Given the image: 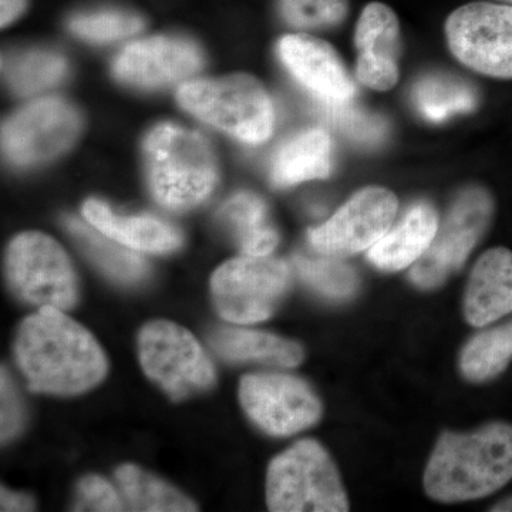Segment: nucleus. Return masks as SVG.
Here are the masks:
<instances>
[{
	"label": "nucleus",
	"instance_id": "f257e3e1",
	"mask_svg": "<svg viewBox=\"0 0 512 512\" xmlns=\"http://www.w3.org/2000/svg\"><path fill=\"white\" fill-rule=\"evenodd\" d=\"M15 353L35 392H87L107 373L106 356L92 333L53 306H42L22 323Z\"/></svg>",
	"mask_w": 512,
	"mask_h": 512
},
{
	"label": "nucleus",
	"instance_id": "f03ea898",
	"mask_svg": "<svg viewBox=\"0 0 512 512\" xmlns=\"http://www.w3.org/2000/svg\"><path fill=\"white\" fill-rule=\"evenodd\" d=\"M512 480V426L493 423L473 434L444 433L434 448L424 487L441 503L477 500Z\"/></svg>",
	"mask_w": 512,
	"mask_h": 512
},
{
	"label": "nucleus",
	"instance_id": "7ed1b4c3",
	"mask_svg": "<svg viewBox=\"0 0 512 512\" xmlns=\"http://www.w3.org/2000/svg\"><path fill=\"white\" fill-rule=\"evenodd\" d=\"M148 183L154 198L170 210L204 201L217 184V161L201 134L160 124L144 143Z\"/></svg>",
	"mask_w": 512,
	"mask_h": 512
},
{
	"label": "nucleus",
	"instance_id": "20e7f679",
	"mask_svg": "<svg viewBox=\"0 0 512 512\" xmlns=\"http://www.w3.org/2000/svg\"><path fill=\"white\" fill-rule=\"evenodd\" d=\"M185 110L245 143H264L274 130V107L255 77L232 74L192 80L178 90Z\"/></svg>",
	"mask_w": 512,
	"mask_h": 512
},
{
	"label": "nucleus",
	"instance_id": "39448f33",
	"mask_svg": "<svg viewBox=\"0 0 512 512\" xmlns=\"http://www.w3.org/2000/svg\"><path fill=\"white\" fill-rule=\"evenodd\" d=\"M266 503L274 512L349 510L338 470L315 440L298 441L272 460L266 476Z\"/></svg>",
	"mask_w": 512,
	"mask_h": 512
},
{
	"label": "nucleus",
	"instance_id": "423d86ee",
	"mask_svg": "<svg viewBox=\"0 0 512 512\" xmlns=\"http://www.w3.org/2000/svg\"><path fill=\"white\" fill-rule=\"evenodd\" d=\"M289 281L288 265L281 259L244 255L225 262L212 275V299L228 322H262L275 312Z\"/></svg>",
	"mask_w": 512,
	"mask_h": 512
},
{
	"label": "nucleus",
	"instance_id": "0eeeda50",
	"mask_svg": "<svg viewBox=\"0 0 512 512\" xmlns=\"http://www.w3.org/2000/svg\"><path fill=\"white\" fill-rule=\"evenodd\" d=\"M140 362L146 375L173 400L210 389L214 366L197 339L175 323H148L138 338Z\"/></svg>",
	"mask_w": 512,
	"mask_h": 512
},
{
	"label": "nucleus",
	"instance_id": "6e6552de",
	"mask_svg": "<svg viewBox=\"0 0 512 512\" xmlns=\"http://www.w3.org/2000/svg\"><path fill=\"white\" fill-rule=\"evenodd\" d=\"M9 284L33 305L70 309L77 301V278L69 256L55 239L25 232L13 239L6 259Z\"/></svg>",
	"mask_w": 512,
	"mask_h": 512
},
{
	"label": "nucleus",
	"instance_id": "1a4fd4ad",
	"mask_svg": "<svg viewBox=\"0 0 512 512\" xmlns=\"http://www.w3.org/2000/svg\"><path fill=\"white\" fill-rule=\"evenodd\" d=\"M493 210V200L483 188H468L458 195L429 249L414 262V284L423 289L437 288L458 271L483 237Z\"/></svg>",
	"mask_w": 512,
	"mask_h": 512
},
{
	"label": "nucleus",
	"instance_id": "9d476101",
	"mask_svg": "<svg viewBox=\"0 0 512 512\" xmlns=\"http://www.w3.org/2000/svg\"><path fill=\"white\" fill-rule=\"evenodd\" d=\"M446 33L460 62L488 76L512 79V5L470 3L448 18Z\"/></svg>",
	"mask_w": 512,
	"mask_h": 512
},
{
	"label": "nucleus",
	"instance_id": "9b49d317",
	"mask_svg": "<svg viewBox=\"0 0 512 512\" xmlns=\"http://www.w3.org/2000/svg\"><path fill=\"white\" fill-rule=\"evenodd\" d=\"M242 407L271 436H292L315 424L322 404L308 383L288 375H248L239 386Z\"/></svg>",
	"mask_w": 512,
	"mask_h": 512
},
{
	"label": "nucleus",
	"instance_id": "f8f14e48",
	"mask_svg": "<svg viewBox=\"0 0 512 512\" xmlns=\"http://www.w3.org/2000/svg\"><path fill=\"white\" fill-rule=\"evenodd\" d=\"M79 131V114L67 101L37 100L5 124L3 150L18 164L43 163L72 146Z\"/></svg>",
	"mask_w": 512,
	"mask_h": 512
},
{
	"label": "nucleus",
	"instance_id": "ddd939ff",
	"mask_svg": "<svg viewBox=\"0 0 512 512\" xmlns=\"http://www.w3.org/2000/svg\"><path fill=\"white\" fill-rule=\"evenodd\" d=\"M397 198L383 188H366L328 222L309 231L320 254L345 256L372 248L390 231L397 212Z\"/></svg>",
	"mask_w": 512,
	"mask_h": 512
},
{
	"label": "nucleus",
	"instance_id": "4468645a",
	"mask_svg": "<svg viewBox=\"0 0 512 512\" xmlns=\"http://www.w3.org/2000/svg\"><path fill=\"white\" fill-rule=\"evenodd\" d=\"M202 64L200 49L181 37L157 36L128 45L114 63V73L133 86L164 87L192 76Z\"/></svg>",
	"mask_w": 512,
	"mask_h": 512
},
{
	"label": "nucleus",
	"instance_id": "2eb2a0df",
	"mask_svg": "<svg viewBox=\"0 0 512 512\" xmlns=\"http://www.w3.org/2000/svg\"><path fill=\"white\" fill-rule=\"evenodd\" d=\"M279 56L316 99L352 100L355 84L329 43L308 35H288L279 42Z\"/></svg>",
	"mask_w": 512,
	"mask_h": 512
},
{
	"label": "nucleus",
	"instance_id": "dca6fc26",
	"mask_svg": "<svg viewBox=\"0 0 512 512\" xmlns=\"http://www.w3.org/2000/svg\"><path fill=\"white\" fill-rule=\"evenodd\" d=\"M357 77L372 89L389 90L399 80L397 55L400 49L399 20L382 3L363 10L356 29Z\"/></svg>",
	"mask_w": 512,
	"mask_h": 512
},
{
	"label": "nucleus",
	"instance_id": "f3484780",
	"mask_svg": "<svg viewBox=\"0 0 512 512\" xmlns=\"http://www.w3.org/2000/svg\"><path fill=\"white\" fill-rule=\"evenodd\" d=\"M466 319L471 325L485 326L512 313V252L494 248L485 252L468 282Z\"/></svg>",
	"mask_w": 512,
	"mask_h": 512
},
{
	"label": "nucleus",
	"instance_id": "a211bd4d",
	"mask_svg": "<svg viewBox=\"0 0 512 512\" xmlns=\"http://www.w3.org/2000/svg\"><path fill=\"white\" fill-rule=\"evenodd\" d=\"M83 214L101 234L136 251L164 254L180 247L183 241L180 232L167 222L147 215L119 217L101 201H87Z\"/></svg>",
	"mask_w": 512,
	"mask_h": 512
},
{
	"label": "nucleus",
	"instance_id": "6ab92c4d",
	"mask_svg": "<svg viewBox=\"0 0 512 512\" xmlns=\"http://www.w3.org/2000/svg\"><path fill=\"white\" fill-rule=\"evenodd\" d=\"M439 221L429 204L414 205L406 217L369 251L370 262L384 271H400L414 264L429 249Z\"/></svg>",
	"mask_w": 512,
	"mask_h": 512
},
{
	"label": "nucleus",
	"instance_id": "aec40b11",
	"mask_svg": "<svg viewBox=\"0 0 512 512\" xmlns=\"http://www.w3.org/2000/svg\"><path fill=\"white\" fill-rule=\"evenodd\" d=\"M210 340L218 355L234 362L295 367L303 360L301 345L258 330L218 329Z\"/></svg>",
	"mask_w": 512,
	"mask_h": 512
},
{
	"label": "nucleus",
	"instance_id": "412c9836",
	"mask_svg": "<svg viewBox=\"0 0 512 512\" xmlns=\"http://www.w3.org/2000/svg\"><path fill=\"white\" fill-rule=\"evenodd\" d=\"M329 134L325 130H309L285 143L272 164V181L278 187H289L302 181L328 177L330 173Z\"/></svg>",
	"mask_w": 512,
	"mask_h": 512
},
{
	"label": "nucleus",
	"instance_id": "4be33fe9",
	"mask_svg": "<svg viewBox=\"0 0 512 512\" xmlns=\"http://www.w3.org/2000/svg\"><path fill=\"white\" fill-rule=\"evenodd\" d=\"M116 480L127 510L143 512L197 511V505L170 484L131 464L121 466Z\"/></svg>",
	"mask_w": 512,
	"mask_h": 512
},
{
	"label": "nucleus",
	"instance_id": "5701e85b",
	"mask_svg": "<svg viewBox=\"0 0 512 512\" xmlns=\"http://www.w3.org/2000/svg\"><path fill=\"white\" fill-rule=\"evenodd\" d=\"M222 218L237 234L244 255L268 256L278 245V232L268 224L265 202L251 192L232 197L222 208Z\"/></svg>",
	"mask_w": 512,
	"mask_h": 512
},
{
	"label": "nucleus",
	"instance_id": "b1692460",
	"mask_svg": "<svg viewBox=\"0 0 512 512\" xmlns=\"http://www.w3.org/2000/svg\"><path fill=\"white\" fill-rule=\"evenodd\" d=\"M66 227L76 239L84 254L99 266L104 274L123 284H134L146 275L147 265L140 256L120 248L117 242L104 234H97L79 220L67 218Z\"/></svg>",
	"mask_w": 512,
	"mask_h": 512
},
{
	"label": "nucleus",
	"instance_id": "393cba45",
	"mask_svg": "<svg viewBox=\"0 0 512 512\" xmlns=\"http://www.w3.org/2000/svg\"><path fill=\"white\" fill-rule=\"evenodd\" d=\"M413 101L421 116L430 121H444L454 114L476 109L473 87L448 76H427L413 89Z\"/></svg>",
	"mask_w": 512,
	"mask_h": 512
},
{
	"label": "nucleus",
	"instance_id": "a878e982",
	"mask_svg": "<svg viewBox=\"0 0 512 512\" xmlns=\"http://www.w3.org/2000/svg\"><path fill=\"white\" fill-rule=\"evenodd\" d=\"M512 359V322L477 335L461 355V372L468 380L484 382L500 375Z\"/></svg>",
	"mask_w": 512,
	"mask_h": 512
},
{
	"label": "nucleus",
	"instance_id": "bb28decb",
	"mask_svg": "<svg viewBox=\"0 0 512 512\" xmlns=\"http://www.w3.org/2000/svg\"><path fill=\"white\" fill-rule=\"evenodd\" d=\"M66 69V60L53 52L20 53L3 62L6 80L19 94H33L55 86Z\"/></svg>",
	"mask_w": 512,
	"mask_h": 512
},
{
	"label": "nucleus",
	"instance_id": "cd10ccee",
	"mask_svg": "<svg viewBox=\"0 0 512 512\" xmlns=\"http://www.w3.org/2000/svg\"><path fill=\"white\" fill-rule=\"evenodd\" d=\"M318 110L320 116L325 117L336 130L360 146H377L389 130L383 117L355 106L350 100L318 99Z\"/></svg>",
	"mask_w": 512,
	"mask_h": 512
},
{
	"label": "nucleus",
	"instance_id": "c85d7f7f",
	"mask_svg": "<svg viewBox=\"0 0 512 512\" xmlns=\"http://www.w3.org/2000/svg\"><path fill=\"white\" fill-rule=\"evenodd\" d=\"M296 269L302 278L329 298L345 299L357 289L355 271L340 261L339 256L325 255L308 258L296 256Z\"/></svg>",
	"mask_w": 512,
	"mask_h": 512
},
{
	"label": "nucleus",
	"instance_id": "c756f323",
	"mask_svg": "<svg viewBox=\"0 0 512 512\" xmlns=\"http://www.w3.org/2000/svg\"><path fill=\"white\" fill-rule=\"evenodd\" d=\"M70 29L77 36L93 42H113L136 35L143 29V20L133 13L107 12L86 13L70 20Z\"/></svg>",
	"mask_w": 512,
	"mask_h": 512
},
{
	"label": "nucleus",
	"instance_id": "7c9ffc66",
	"mask_svg": "<svg viewBox=\"0 0 512 512\" xmlns=\"http://www.w3.org/2000/svg\"><path fill=\"white\" fill-rule=\"evenodd\" d=\"M281 13L293 28H329L345 19L348 0H281Z\"/></svg>",
	"mask_w": 512,
	"mask_h": 512
},
{
	"label": "nucleus",
	"instance_id": "2f4dec72",
	"mask_svg": "<svg viewBox=\"0 0 512 512\" xmlns=\"http://www.w3.org/2000/svg\"><path fill=\"white\" fill-rule=\"evenodd\" d=\"M77 511H124V503L106 480L101 477L83 478L77 487Z\"/></svg>",
	"mask_w": 512,
	"mask_h": 512
},
{
	"label": "nucleus",
	"instance_id": "473e14b6",
	"mask_svg": "<svg viewBox=\"0 0 512 512\" xmlns=\"http://www.w3.org/2000/svg\"><path fill=\"white\" fill-rule=\"evenodd\" d=\"M22 420L18 396L13 390L9 376L2 372V439L8 440L18 433Z\"/></svg>",
	"mask_w": 512,
	"mask_h": 512
},
{
	"label": "nucleus",
	"instance_id": "72a5a7b5",
	"mask_svg": "<svg viewBox=\"0 0 512 512\" xmlns=\"http://www.w3.org/2000/svg\"><path fill=\"white\" fill-rule=\"evenodd\" d=\"M35 503L25 494L10 493L2 487V511H33Z\"/></svg>",
	"mask_w": 512,
	"mask_h": 512
},
{
	"label": "nucleus",
	"instance_id": "f704fd0d",
	"mask_svg": "<svg viewBox=\"0 0 512 512\" xmlns=\"http://www.w3.org/2000/svg\"><path fill=\"white\" fill-rule=\"evenodd\" d=\"M2 10H0V20L2 26L9 25L12 20L18 18L26 6V0H2Z\"/></svg>",
	"mask_w": 512,
	"mask_h": 512
},
{
	"label": "nucleus",
	"instance_id": "c9c22d12",
	"mask_svg": "<svg viewBox=\"0 0 512 512\" xmlns=\"http://www.w3.org/2000/svg\"><path fill=\"white\" fill-rule=\"evenodd\" d=\"M491 511L511 512L512 511V498H507V500L501 501V503H498L497 505H495V507Z\"/></svg>",
	"mask_w": 512,
	"mask_h": 512
},
{
	"label": "nucleus",
	"instance_id": "e433bc0d",
	"mask_svg": "<svg viewBox=\"0 0 512 512\" xmlns=\"http://www.w3.org/2000/svg\"><path fill=\"white\" fill-rule=\"evenodd\" d=\"M501 2L508 3V5H512V0H501Z\"/></svg>",
	"mask_w": 512,
	"mask_h": 512
}]
</instances>
